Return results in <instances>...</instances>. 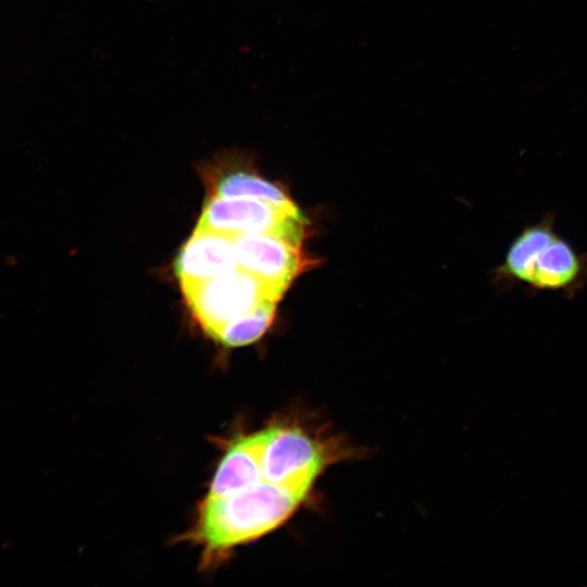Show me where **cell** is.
Instances as JSON below:
<instances>
[{"instance_id":"obj_8","label":"cell","mask_w":587,"mask_h":587,"mask_svg":"<svg viewBox=\"0 0 587 587\" xmlns=\"http://www.w3.org/2000/svg\"><path fill=\"white\" fill-rule=\"evenodd\" d=\"M236 267L238 260L234 237L197 227L182 247L174 265L182 288Z\"/></svg>"},{"instance_id":"obj_3","label":"cell","mask_w":587,"mask_h":587,"mask_svg":"<svg viewBox=\"0 0 587 587\" xmlns=\"http://www.w3.org/2000/svg\"><path fill=\"white\" fill-rule=\"evenodd\" d=\"M197 228L228 236L272 235L300 247L304 220L295 204L284 205L259 198L210 196Z\"/></svg>"},{"instance_id":"obj_1","label":"cell","mask_w":587,"mask_h":587,"mask_svg":"<svg viewBox=\"0 0 587 587\" xmlns=\"http://www.w3.org/2000/svg\"><path fill=\"white\" fill-rule=\"evenodd\" d=\"M303 499L265 478L224 495H205L184 537L201 549V563L209 567L284 524Z\"/></svg>"},{"instance_id":"obj_7","label":"cell","mask_w":587,"mask_h":587,"mask_svg":"<svg viewBox=\"0 0 587 587\" xmlns=\"http://www.w3.org/2000/svg\"><path fill=\"white\" fill-rule=\"evenodd\" d=\"M201 177L216 197H248L289 205L294 202L278 186L261 177L249 157L239 150H225L202 163Z\"/></svg>"},{"instance_id":"obj_2","label":"cell","mask_w":587,"mask_h":587,"mask_svg":"<svg viewBox=\"0 0 587 587\" xmlns=\"http://www.w3.org/2000/svg\"><path fill=\"white\" fill-rule=\"evenodd\" d=\"M497 275L532 291L576 294L587 284V253L555 229L554 215L525 225L512 240Z\"/></svg>"},{"instance_id":"obj_6","label":"cell","mask_w":587,"mask_h":587,"mask_svg":"<svg viewBox=\"0 0 587 587\" xmlns=\"http://www.w3.org/2000/svg\"><path fill=\"white\" fill-rule=\"evenodd\" d=\"M238 266L284 295L304 263L297 247L276 236L242 234L233 236Z\"/></svg>"},{"instance_id":"obj_5","label":"cell","mask_w":587,"mask_h":587,"mask_svg":"<svg viewBox=\"0 0 587 587\" xmlns=\"http://www.w3.org/2000/svg\"><path fill=\"white\" fill-rule=\"evenodd\" d=\"M257 433L265 478L305 498L326 465L325 448L304 430L273 424Z\"/></svg>"},{"instance_id":"obj_4","label":"cell","mask_w":587,"mask_h":587,"mask_svg":"<svg viewBox=\"0 0 587 587\" xmlns=\"http://www.w3.org/2000/svg\"><path fill=\"white\" fill-rule=\"evenodd\" d=\"M182 289L192 315L211 337L263 301H277L283 296L239 266Z\"/></svg>"},{"instance_id":"obj_9","label":"cell","mask_w":587,"mask_h":587,"mask_svg":"<svg viewBox=\"0 0 587 587\" xmlns=\"http://www.w3.org/2000/svg\"><path fill=\"white\" fill-rule=\"evenodd\" d=\"M276 301L265 300L252 311L222 326L212 338L227 347H240L258 340L270 327Z\"/></svg>"}]
</instances>
